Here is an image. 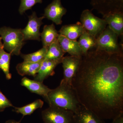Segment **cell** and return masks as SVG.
I'll return each instance as SVG.
<instances>
[{"mask_svg":"<svg viewBox=\"0 0 123 123\" xmlns=\"http://www.w3.org/2000/svg\"><path fill=\"white\" fill-rule=\"evenodd\" d=\"M72 85L81 105L100 118L123 115V54L90 50L82 55Z\"/></svg>","mask_w":123,"mask_h":123,"instance_id":"cell-1","label":"cell"},{"mask_svg":"<svg viewBox=\"0 0 123 123\" xmlns=\"http://www.w3.org/2000/svg\"><path fill=\"white\" fill-rule=\"evenodd\" d=\"M49 106L69 110L75 113L81 105L72 85L62 79L59 86L51 89L46 99Z\"/></svg>","mask_w":123,"mask_h":123,"instance_id":"cell-2","label":"cell"},{"mask_svg":"<svg viewBox=\"0 0 123 123\" xmlns=\"http://www.w3.org/2000/svg\"><path fill=\"white\" fill-rule=\"evenodd\" d=\"M0 36L3 41L4 49L12 55H21L25 42L21 29L3 27L0 28Z\"/></svg>","mask_w":123,"mask_h":123,"instance_id":"cell-3","label":"cell"},{"mask_svg":"<svg viewBox=\"0 0 123 123\" xmlns=\"http://www.w3.org/2000/svg\"><path fill=\"white\" fill-rule=\"evenodd\" d=\"M119 37L107 26L96 38L95 48L110 53L123 54V45L119 43Z\"/></svg>","mask_w":123,"mask_h":123,"instance_id":"cell-4","label":"cell"},{"mask_svg":"<svg viewBox=\"0 0 123 123\" xmlns=\"http://www.w3.org/2000/svg\"><path fill=\"white\" fill-rule=\"evenodd\" d=\"M80 20L85 31L96 38L107 26L105 20L96 17L89 9L82 11Z\"/></svg>","mask_w":123,"mask_h":123,"instance_id":"cell-5","label":"cell"},{"mask_svg":"<svg viewBox=\"0 0 123 123\" xmlns=\"http://www.w3.org/2000/svg\"><path fill=\"white\" fill-rule=\"evenodd\" d=\"M74 116L71 111L51 106L42 112L44 123H75Z\"/></svg>","mask_w":123,"mask_h":123,"instance_id":"cell-6","label":"cell"},{"mask_svg":"<svg viewBox=\"0 0 123 123\" xmlns=\"http://www.w3.org/2000/svg\"><path fill=\"white\" fill-rule=\"evenodd\" d=\"M90 4L103 18L111 14L123 13V0H91Z\"/></svg>","mask_w":123,"mask_h":123,"instance_id":"cell-7","label":"cell"},{"mask_svg":"<svg viewBox=\"0 0 123 123\" xmlns=\"http://www.w3.org/2000/svg\"><path fill=\"white\" fill-rule=\"evenodd\" d=\"M28 18L29 22L26 27L24 29H21L24 40H33L40 41L41 33L40 32V28L43 24L42 21L45 17L43 16L38 17L36 13L34 12Z\"/></svg>","mask_w":123,"mask_h":123,"instance_id":"cell-8","label":"cell"},{"mask_svg":"<svg viewBox=\"0 0 123 123\" xmlns=\"http://www.w3.org/2000/svg\"><path fill=\"white\" fill-rule=\"evenodd\" d=\"M81 58L75 56L70 55L63 57L62 59L61 63L63 69V79L70 85H72L73 79L79 69Z\"/></svg>","mask_w":123,"mask_h":123,"instance_id":"cell-9","label":"cell"},{"mask_svg":"<svg viewBox=\"0 0 123 123\" xmlns=\"http://www.w3.org/2000/svg\"><path fill=\"white\" fill-rule=\"evenodd\" d=\"M67 11L62 6L61 0H53L44 9L43 16L56 25H60L62 23V18Z\"/></svg>","mask_w":123,"mask_h":123,"instance_id":"cell-10","label":"cell"},{"mask_svg":"<svg viewBox=\"0 0 123 123\" xmlns=\"http://www.w3.org/2000/svg\"><path fill=\"white\" fill-rule=\"evenodd\" d=\"M63 57L56 60L44 59L38 73L34 77L35 80L43 82L48 77L53 76L55 74V68L58 65L61 63Z\"/></svg>","mask_w":123,"mask_h":123,"instance_id":"cell-11","label":"cell"},{"mask_svg":"<svg viewBox=\"0 0 123 123\" xmlns=\"http://www.w3.org/2000/svg\"><path fill=\"white\" fill-rule=\"evenodd\" d=\"M74 118L75 123H105L104 120L82 105L74 113Z\"/></svg>","mask_w":123,"mask_h":123,"instance_id":"cell-12","label":"cell"},{"mask_svg":"<svg viewBox=\"0 0 123 123\" xmlns=\"http://www.w3.org/2000/svg\"><path fill=\"white\" fill-rule=\"evenodd\" d=\"M21 85L32 93L43 96L46 99L47 98L48 93L51 90L43 84V82L31 80L26 77H24L22 79Z\"/></svg>","mask_w":123,"mask_h":123,"instance_id":"cell-13","label":"cell"},{"mask_svg":"<svg viewBox=\"0 0 123 123\" xmlns=\"http://www.w3.org/2000/svg\"><path fill=\"white\" fill-rule=\"evenodd\" d=\"M58 40L65 53H68L70 55L81 57L83 54L77 40L68 39L63 36L59 35Z\"/></svg>","mask_w":123,"mask_h":123,"instance_id":"cell-14","label":"cell"},{"mask_svg":"<svg viewBox=\"0 0 123 123\" xmlns=\"http://www.w3.org/2000/svg\"><path fill=\"white\" fill-rule=\"evenodd\" d=\"M85 31L81 23L77 22L76 24L63 26L59 32L60 35L68 39L77 40Z\"/></svg>","mask_w":123,"mask_h":123,"instance_id":"cell-15","label":"cell"},{"mask_svg":"<svg viewBox=\"0 0 123 123\" xmlns=\"http://www.w3.org/2000/svg\"><path fill=\"white\" fill-rule=\"evenodd\" d=\"M109 27L119 37L123 35V13H115L103 18Z\"/></svg>","mask_w":123,"mask_h":123,"instance_id":"cell-16","label":"cell"},{"mask_svg":"<svg viewBox=\"0 0 123 123\" xmlns=\"http://www.w3.org/2000/svg\"><path fill=\"white\" fill-rule=\"evenodd\" d=\"M43 60L36 63L24 61L18 64L16 68L18 73L21 76L29 75L35 77Z\"/></svg>","mask_w":123,"mask_h":123,"instance_id":"cell-17","label":"cell"},{"mask_svg":"<svg viewBox=\"0 0 123 123\" xmlns=\"http://www.w3.org/2000/svg\"><path fill=\"white\" fill-rule=\"evenodd\" d=\"M59 35L54 24L44 26L40 35L43 47H48L52 43L58 39Z\"/></svg>","mask_w":123,"mask_h":123,"instance_id":"cell-18","label":"cell"},{"mask_svg":"<svg viewBox=\"0 0 123 123\" xmlns=\"http://www.w3.org/2000/svg\"><path fill=\"white\" fill-rule=\"evenodd\" d=\"M78 42L84 55L90 50L95 48L96 38L85 31L79 37V41Z\"/></svg>","mask_w":123,"mask_h":123,"instance_id":"cell-19","label":"cell"},{"mask_svg":"<svg viewBox=\"0 0 123 123\" xmlns=\"http://www.w3.org/2000/svg\"><path fill=\"white\" fill-rule=\"evenodd\" d=\"M65 53L57 39L48 47L44 59L51 60L59 59L64 57Z\"/></svg>","mask_w":123,"mask_h":123,"instance_id":"cell-20","label":"cell"},{"mask_svg":"<svg viewBox=\"0 0 123 123\" xmlns=\"http://www.w3.org/2000/svg\"><path fill=\"white\" fill-rule=\"evenodd\" d=\"M43 104V101L41 99H36L33 102L22 107H14V110L17 113L21 114L23 116L30 115L33 114L35 110L38 108H42Z\"/></svg>","mask_w":123,"mask_h":123,"instance_id":"cell-21","label":"cell"},{"mask_svg":"<svg viewBox=\"0 0 123 123\" xmlns=\"http://www.w3.org/2000/svg\"><path fill=\"white\" fill-rule=\"evenodd\" d=\"M11 55L10 53L6 52L4 48L0 49V69L3 71L8 80L12 78V75L10 72Z\"/></svg>","mask_w":123,"mask_h":123,"instance_id":"cell-22","label":"cell"},{"mask_svg":"<svg viewBox=\"0 0 123 123\" xmlns=\"http://www.w3.org/2000/svg\"><path fill=\"white\" fill-rule=\"evenodd\" d=\"M48 49V47H43V48L34 53L27 55L21 54V56L24 62L36 63L44 59Z\"/></svg>","mask_w":123,"mask_h":123,"instance_id":"cell-23","label":"cell"},{"mask_svg":"<svg viewBox=\"0 0 123 123\" xmlns=\"http://www.w3.org/2000/svg\"><path fill=\"white\" fill-rule=\"evenodd\" d=\"M42 0H21V4L18 11L20 14H23L26 11L31 9L32 7L37 3H41Z\"/></svg>","mask_w":123,"mask_h":123,"instance_id":"cell-24","label":"cell"},{"mask_svg":"<svg viewBox=\"0 0 123 123\" xmlns=\"http://www.w3.org/2000/svg\"><path fill=\"white\" fill-rule=\"evenodd\" d=\"M14 107L10 101L0 90V112H2L7 108Z\"/></svg>","mask_w":123,"mask_h":123,"instance_id":"cell-25","label":"cell"},{"mask_svg":"<svg viewBox=\"0 0 123 123\" xmlns=\"http://www.w3.org/2000/svg\"><path fill=\"white\" fill-rule=\"evenodd\" d=\"M111 123H123V115L112 120Z\"/></svg>","mask_w":123,"mask_h":123,"instance_id":"cell-26","label":"cell"},{"mask_svg":"<svg viewBox=\"0 0 123 123\" xmlns=\"http://www.w3.org/2000/svg\"><path fill=\"white\" fill-rule=\"evenodd\" d=\"M5 123H20V122L18 121H15L13 120H10L8 121H6Z\"/></svg>","mask_w":123,"mask_h":123,"instance_id":"cell-27","label":"cell"},{"mask_svg":"<svg viewBox=\"0 0 123 123\" xmlns=\"http://www.w3.org/2000/svg\"><path fill=\"white\" fill-rule=\"evenodd\" d=\"M2 39H1V37L0 36V48H4V46H3V44L2 43Z\"/></svg>","mask_w":123,"mask_h":123,"instance_id":"cell-28","label":"cell"}]
</instances>
